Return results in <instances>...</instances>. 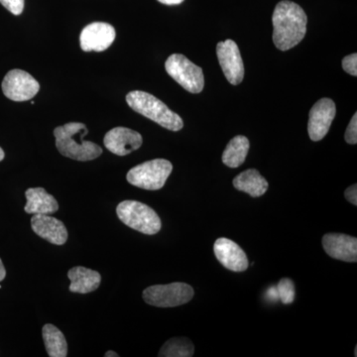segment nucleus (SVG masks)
<instances>
[{
    "label": "nucleus",
    "mask_w": 357,
    "mask_h": 357,
    "mask_svg": "<svg viewBox=\"0 0 357 357\" xmlns=\"http://www.w3.org/2000/svg\"><path fill=\"white\" fill-rule=\"evenodd\" d=\"M31 227L37 236L55 245H63L68 241L64 222L49 215H33Z\"/></svg>",
    "instance_id": "nucleus-15"
},
{
    "label": "nucleus",
    "mask_w": 357,
    "mask_h": 357,
    "mask_svg": "<svg viewBox=\"0 0 357 357\" xmlns=\"http://www.w3.org/2000/svg\"><path fill=\"white\" fill-rule=\"evenodd\" d=\"M165 69L169 76L175 79L185 91L201 93L204 86L203 70L181 54H173L167 59Z\"/></svg>",
    "instance_id": "nucleus-7"
},
{
    "label": "nucleus",
    "mask_w": 357,
    "mask_h": 357,
    "mask_svg": "<svg viewBox=\"0 0 357 357\" xmlns=\"http://www.w3.org/2000/svg\"><path fill=\"white\" fill-rule=\"evenodd\" d=\"M195 354V345L187 337H173L160 349V357H191Z\"/></svg>",
    "instance_id": "nucleus-21"
},
{
    "label": "nucleus",
    "mask_w": 357,
    "mask_h": 357,
    "mask_svg": "<svg viewBox=\"0 0 357 357\" xmlns=\"http://www.w3.org/2000/svg\"><path fill=\"white\" fill-rule=\"evenodd\" d=\"M114 26L105 22H93L82 30L79 36L82 50L84 52H102L114 43L115 39Z\"/></svg>",
    "instance_id": "nucleus-11"
},
{
    "label": "nucleus",
    "mask_w": 357,
    "mask_h": 357,
    "mask_svg": "<svg viewBox=\"0 0 357 357\" xmlns=\"http://www.w3.org/2000/svg\"><path fill=\"white\" fill-rule=\"evenodd\" d=\"M105 357H119V354H116V352L114 351H107V354H105Z\"/></svg>",
    "instance_id": "nucleus-30"
},
{
    "label": "nucleus",
    "mask_w": 357,
    "mask_h": 357,
    "mask_svg": "<svg viewBox=\"0 0 357 357\" xmlns=\"http://www.w3.org/2000/svg\"><path fill=\"white\" fill-rule=\"evenodd\" d=\"M342 69L351 75V76H357V55L356 53L351 54V55L347 56L342 60Z\"/></svg>",
    "instance_id": "nucleus-25"
},
{
    "label": "nucleus",
    "mask_w": 357,
    "mask_h": 357,
    "mask_svg": "<svg viewBox=\"0 0 357 357\" xmlns=\"http://www.w3.org/2000/svg\"><path fill=\"white\" fill-rule=\"evenodd\" d=\"M4 96L13 102L32 100L38 93L40 84L36 79L22 70H11L4 77L1 84Z\"/></svg>",
    "instance_id": "nucleus-8"
},
{
    "label": "nucleus",
    "mask_w": 357,
    "mask_h": 357,
    "mask_svg": "<svg viewBox=\"0 0 357 357\" xmlns=\"http://www.w3.org/2000/svg\"><path fill=\"white\" fill-rule=\"evenodd\" d=\"M116 215L124 225L141 234L153 236L161 230V220L156 211L140 202H121L117 206Z\"/></svg>",
    "instance_id": "nucleus-4"
},
{
    "label": "nucleus",
    "mask_w": 357,
    "mask_h": 357,
    "mask_svg": "<svg viewBox=\"0 0 357 357\" xmlns=\"http://www.w3.org/2000/svg\"><path fill=\"white\" fill-rule=\"evenodd\" d=\"M344 139L349 144H356L357 143V114H354L352 117L347 131L344 134Z\"/></svg>",
    "instance_id": "nucleus-23"
},
{
    "label": "nucleus",
    "mask_w": 357,
    "mask_h": 357,
    "mask_svg": "<svg viewBox=\"0 0 357 357\" xmlns=\"http://www.w3.org/2000/svg\"><path fill=\"white\" fill-rule=\"evenodd\" d=\"M142 136L137 131L126 128H115L105 134V148L119 156H126L139 149L142 145Z\"/></svg>",
    "instance_id": "nucleus-12"
},
{
    "label": "nucleus",
    "mask_w": 357,
    "mask_h": 357,
    "mask_svg": "<svg viewBox=\"0 0 357 357\" xmlns=\"http://www.w3.org/2000/svg\"><path fill=\"white\" fill-rule=\"evenodd\" d=\"M277 291H278L279 299L283 304L289 305L292 304L296 297L295 285L293 281L289 278L281 279L277 286Z\"/></svg>",
    "instance_id": "nucleus-22"
},
{
    "label": "nucleus",
    "mask_w": 357,
    "mask_h": 357,
    "mask_svg": "<svg viewBox=\"0 0 357 357\" xmlns=\"http://www.w3.org/2000/svg\"><path fill=\"white\" fill-rule=\"evenodd\" d=\"M89 129L81 122H70L54 130L56 147L63 156L76 161H91L102 154V147L84 139Z\"/></svg>",
    "instance_id": "nucleus-2"
},
{
    "label": "nucleus",
    "mask_w": 357,
    "mask_h": 357,
    "mask_svg": "<svg viewBox=\"0 0 357 357\" xmlns=\"http://www.w3.org/2000/svg\"><path fill=\"white\" fill-rule=\"evenodd\" d=\"M267 296L268 298H269V299H271L272 301H275V302H276L277 299H279L278 291H277V287L269 289V291H268L267 293Z\"/></svg>",
    "instance_id": "nucleus-27"
},
{
    "label": "nucleus",
    "mask_w": 357,
    "mask_h": 357,
    "mask_svg": "<svg viewBox=\"0 0 357 357\" xmlns=\"http://www.w3.org/2000/svg\"><path fill=\"white\" fill-rule=\"evenodd\" d=\"M4 156H6V154H4V151L2 150V148L0 147V161H2V160L4 159Z\"/></svg>",
    "instance_id": "nucleus-31"
},
{
    "label": "nucleus",
    "mask_w": 357,
    "mask_h": 357,
    "mask_svg": "<svg viewBox=\"0 0 357 357\" xmlns=\"http://www.w3.org/2000/svg\"><path fill=\"white\" fill-rule=\"evenodd\" d=\"M173 171V165L165 159H154L134 167L128 173L129 184L140 189L157 191L165 185Z\"/></svg>",
    "instance_id": "nucleus-5"
},
{
    "label": "nucleus",
    "mask_w": 357,
    "mask_h": 357,
    "mask_svg": "<svg viewBox=\"0 0 357 357\" xmlns=\"http://www.w3.org/2000/svg\"><path fill=\"white\" fill-rule=\"evenodd\" d=\"M27 199L24 211L30 215H51L59 210L57 199L43 188H31L25 192Z\"/></svg>",
    "instance_id": "nucleus-16"
},
{
    "label": "nucleus",
    "mask_w": 357,
    "mask_h": 357,
    "mask_svg": "<svg viewBox=\"0 0 357 357\" xmlns=\"http://www.w3.org/2000/svg\"><path fill=\"white\" fill-rule=\"evenodd\" d=\"M70 279V291L73 293L88 294L100 287L102 276L95 270L83 266L72 268L68 272Z\"/></svg>",
    "instance_id": "nucleus-17"
},
{
    "label": "nucleus",
    "mask_w": 357,
    "mask_h": 357,
    "mask_svg": "<svg viewBox=\"0 0 357 357\" xmlns=\"http://www.w3.org/2000/svg\"><path fill=\"white\" fill-rule=\"evenodd\" d=\"M213 251L220 264L230 271L243 272L249 266L248 256L243 248L229 238H218L213 245Z\"/></svg>",
    "instance_id": "nucleus-13"
},
{
    "label": "nucleus",
    "mask_w": 357,
    "mask_h": 357,
    "mask_svg": "<svg viewBox=\"0 0 357 357\" xmlns=\"http://www.w3.org/2000/svg\"><path fill=\"white\" fill-rule=\"evenodd\" d=\"M158 1L165 4V6H178V4L182 3L184 0H158Z\"/></svg>",
    "instance_id": "nucleus-28"
},
{
    "label": "nucleus",
    "mask_w": 357,
    "mask_h": 357,
    "mask_svg": "<svg viewBox=\"0 0 357 357\" xmlns=\"http://www.w3.org/2000/svg\"><path fill=\"white\" fill-rule=\"evenodd\" d=\"M0 3L14 15H20L24 9V0H0Z\"/></svg>",
    "instance_id": "nucleus-24"
},
{
    "label": "nucleus",
    "mask_w": 357,
    "mask_h": 357,
    "mask_svg": "<svg viewBox=\"0 0 357 357\" xmlns=\"http://www.w3.org/2000/svg\"><path fill=\"white\" fill-rule=\"evenodd\" d=\"M217 55L227 81L234 86L241 84L244 77V66L241 51L236 42L230 39L218 42Z\"/></svg>",
    "instance_id": "nucleus-9"
},
{
    "label": "nucleus",
    "mask_w": 357,
    "mask_h": 357,
    "mask_svg": "<svg viewBox=\"0 0 357 357\" xmlns=\"http://www.w3.org/2000/svg\"><path fill=\"white\" fill-rule=\"evenodd\" d=\"M344 197L349 203L357 206V185L356 184L351 185L349 189L345 190Z\"/></svg>",
    "instance_id": "nucleus-26"
},
{
    "label": "nucleus",
    "mask_w": 357,
    "mask_h": 357,
    "mask_svg": "<svg viewBox=\"0 0 357 357\" xmlns=\"http://www.w3.org/2000/svg\"><path fill=\"white\" fill-rule=\"evenodd\" d=\"M45 347L50 357H66L68 356V344L64 333L57 326L47 324L42 330Z\"/></svg>",
    "instance_id": "nucleus-20"
},
{
    "label": "nucleus",
    "mask_w": 357,
    "mask_h": 357,
    "mask_svg": "<svg viewBox=\"0 0 357 357\" xmlns=\"http://www.w3.org/2000/svg\"><path fill=\"white\" fill-rule=\"evenodd\" d=\"M126 102L134 112L156 122L162 128L171 131H178L184 128L182 117L150 93L141 91H130L126 96Z\"/></svg>",
    "instance_id": "nucleus-3"
},
{
    "label": "nucleus",
    "mask_w": 357,
    "mask_h": 357,
    "mask_svg": "<svg viewBox=\"0 0 357 357\" xmlns=\"http://www.w3.org/2000/svg\"><path fill=\"white\" fill-rule=\"evenodd\" d=\"M337 114L335 103L331 98H321L310 110L307 132L312 141L324 139Z\"/></svg>",
    "instance_id": "nucleus-10"
},
{
    "label": "nucleus",
    "mask_w": 357,
    "mask_h": 357,
    "mask_svg": "<svg viewBox=\"0 0 357 357\" xmlns=\"http://www.w3.org/2000/svg\"><path fill=\"white\" fill-rule=\"evenodd\" d=\"M354 356H357V347H356V351H354Z\"/></svg>",
    "instance_id": "nucleus-32"
},
{
    "label": "nucleus",
    "mask_w": 357,
    "mask_h": 357,
    "mask_svg": "<svg viewBox=\"0 0 357 357\" xmlns=\"http://www.w3.org/2000/svg\"><path fill=\"white\" fill-rule=\"evenodd\" d=\"M249 147H250V144L245 136L238 135L232 138L223 151V164L229 168H238L245 161Z\"/></svg>",
    "instance_id": "nucleus-19"
},
{
    "label": "nucleus",
    "mask_w": 357,
    "mask_h": 357,
    "mask_svg": "<svg viewBox=\"0 0 357 357\" xmlns=\"http://www.w3.org/2000/svg\"><path fill=\"white\" fill-rule=\"evenodd\" d=\"M234 185L238 191L246 192L253 198L261 197L267 192L268 182L255 169H249L234 178Z\"/></svg>",
    "instance_id": "nucleus-18"
},
{
    "label": "nucleus",
    "mask_w": 357,
    "mask_h": 357,
    "mask_svg": "<svg viewBox=\"0 0 357 357\" xmlns=\"http://www.w3.org/2000/svg\"><path fill=\"white\" fill-rule=\"evenodd\" d=\"M194 289L189 284L176 283L154 285L143 291V300L150 306L174 307L187 304L194 297Z\"/></svg>",
    "instance_id": "nucleus-6"
},
{
    "label": "nucleus",
    "mask_w": 357,
    "mask_h": 357,
    "mask_svg": "<svg viewBox=\"0 0 357 357\" xmlns=\"http://www.w3.org/2000/svg\"><path fill=\"white\" fill-rule=\"evenodd\" d=\"M323 246L326 255L344 262L357 261L356 237L342 234H328L323 237Z\"/></svg>",
    "instance_id": "nucleus-14"
},
{
    "label": "nucleus",
    "mask_w": 357,
    "mask_h": 357,
    "mask_svg": "<svg viewBox=\"0 0 357 357\" xmlns=\"http://www.w3.org/2000/svg\"><path fill=\"white\" fill-rule=\"evenodd\" d=\"M6 277V270L4 268L3 263H2V260L0 259V282L4 280V278Z\"/></svg>",
    "instance_id": "nucleus-29"
},
{
    "label": "nucleus",
    "mask_w": 357,
    "mask_h": 357,
    "mask_svg": "<svg viewBox=\"0 0 357 357\" xmlns=\"http://www.w3.org/2000/svg\"><path fill=\"white\" fill-rule=\"evenodd\" d=\"M273 42L281 51H288L304 39L307 33V17L304 9L295 2L283 0L275 7Z\"/></svg>",
    "instance_id": "nucleus-1"
}]
</instances>
